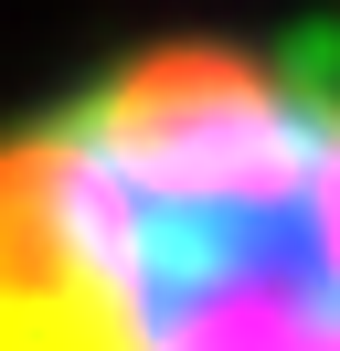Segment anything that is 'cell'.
Returning <instances> with one entry per match:
<instances>
[{
    "label": "cell",
    "mask_w": 340,
    "mask_h": 351,
    "mask_svg": "<svg viewBox=\"0 0 340 351\" xmlns=\"http://www.w3.org/2000/svg\"><path fill=\"white\" fill-rule=\"evenodd\" d=\"M0 351H340V43H149L11 117Z\"/></svg>",
    "instance_id": "obj_1"
}]
</instances>
